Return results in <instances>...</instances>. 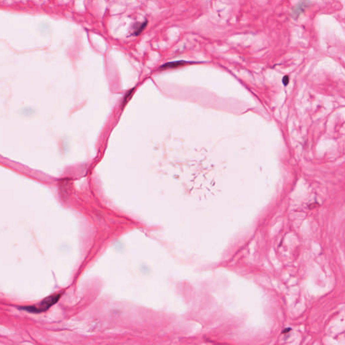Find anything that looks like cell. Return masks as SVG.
<instances>
[{
	"instance_id": "cell-4",
	"label": "cell",
	"mask_w": 345,
	"mask_h": 345,
	"mask_svg": "<svg viewBox=\"0 0 345 345\" xmlns=\"http://www.w3.org/2000/svg\"><path fill=\"white\" fill-rule=\"evenodd\" d=\"M147 21H145V22L142 23V24H140L136 28V29L134 31V34H136V35H139L140 34H141V32L144 31V29H145L146 25H147Z\"/></svg>"
},
{
	"instance_id": "cell-2",
	"label": "cell",
	"mask_w": 345,
	"mask_h": 345,
	"mask_svg": "<svg viewBox=\"0 0 345 345\" xmlns=\"http://www.w3.org/2000/svg\"><path fill=\"white\" fill-rule=\"evenodd\" d=\"M307 6V4L305 2H301L300 4H297L295 8H293L292 13L293 15L296 17H299V16L301 14V13L305 10V8Z\"/></svg>"
},
{
	"instance_id": "cell-5",
	"label": "cell",
	"mask_w": 345,
	"mask_h": 345,
	"mask_svg": "<svg viewBox=\"0 0 345 345\" xmlns=\"http://www.w3.org/2000/svg\"><path fill=\"white\" fill-rule=\"evenodd\" d=\"M288 82H289V78H288V76H285L283 78V82L284 85H287L288 84Z\"/></svg>"
},
{
	"instance_id": "cell-3",
	"label": "cell",
	"mask_w": 345,
	"mask_h": 345,
	"mask_svg": "<svg viewBox=\"0 0 345 345\" xmlns=\"http://www.w3.org/2000/svg\"><path fill=\"white\" fill-rule=\"evenodd\" d=\"M187 64V62L185 61H177V62H169L167 64H165L160 67V69H166L169 68H175V67H178L179 66H181Z\"/></svg>"
},
{
	"instance_id": "cell-1",
	"label": "cell",
	"mask_w": 345,
	"mask_h": 345,
	"mask_svg": "<svg viewBox=\"0 0 345 345\" xmlns=\"http://www.w3.org/2000/svg\"><path fill=\"white\" fill-rule=\"evenodd\" d=\"M60 296H61L60 294L53 295L45 298L43 301H42L39 306H28L23 307L22 309L31 312H41L45 311V310L49 308L51 306H52L53 305L57 303V301L60 298Z\"/></svg>"
}]
</instances>
